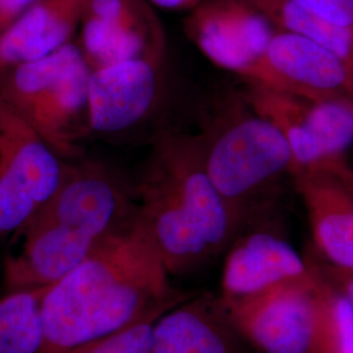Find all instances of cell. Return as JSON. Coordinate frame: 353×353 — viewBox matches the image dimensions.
<instances>
[{
    "mask_svg": "<svg viewBox=\"0 0 353 353\" xmlns=\"http://www.w3.org/2000/svg\"><path fill=\"white\" fill-rule=\"evenodd\" d=\"M169 276L138 211L46 290L38 353L65 352L139 321L154 309L189 299L191 294L170 285Z\"/></svg>",
    "mask_w": 353,
    "mask_h": 353,
    "instance_id": "obj_1",
    "label": "cell"
},
{
    "mask_svg": "<svg viewBox=\"0 0 353 353\" xmlns=\"http://www.w3.org/2000/svg\"><path fill=\"white\" fill-rule=\"evenodd\" d=\"M135 198L170 276L191 274L227 252L243 227L207 173L201 135L169 132L156 140Z\"/></svg>",
    "mask_w": 353,
    "mask_h": 353,
    "instance_id": "obj_2",
    "label": "cell"
},
{
    "mask_svg": "<svg viewBox=\"0 0 353 353\" xmlns=\"http://www.w3.org/2000/svg\"><path fill=\"white\" fill-rule=\"evenodd\" d=\"M227 110L201 134L204 163L214 188L245 225L259 216L274 183L284 174L292 176L294 161L283 134L241 96Z\"/></svg>",
    "mask_w": 353,
    "mask_h": 353,
    "instance_id": "obj_3",
    "label": "cell"
},
{
    "mask_svg": "<svg viewBox=\"0 0 353 353\" xmlns=\"http://www.w3.org/2000/svg\"><path fill=\"white\" fill-rule=\"evenodd\" d=\"M90 68L71 41L36 61L0 70V97L17 110L61 159L80 154L89 131Z\"/></svg>",
    "mask_w": 353,
    "mask_h": 353,
    "instance_id": "obj_4",
    "label": "cell"
},
{
    "mask_svg": "<svg viewBox=\"0 0 353 353\" xmlns=\"http://www.w3.org/2000/svg\"><path fill=\"white\" fill-rule=\"evenodd\" d=\"M67 168L68 161L0 97V240L21 230L50 201Z\"/></svg>",
    "mask_w": 353,
    "mask_h": 353,
    "instance_id": "obj_5",
    "label": "cell"
},
{
    "mask_svg": "<svg viewBox=\"0 0 353 353\" xmlns=\"http://www.w3.org/2000/svg\"><path fill=\"white\" fill-rule=\"evenodd\" d=\"M223 303L252 352L314 353L316 270L307 280L285 284L248 300Z\"/></svg>",
    "mask_w": 353,
    "mask_h": 353,
    "instance_id": "obj_6",
    "label": "cell"
},
{
    "mask_svg": "<svg viewBox=\"0 0 353 353\" xmlns=\"http://www.w3.org/2000/svg\"><path fill=\"white\" fill-rule=\"evenodd\" d=\"M138 203L121 178L99 163L70 164L61 188L34 217L101 241L125 227Z\"/></svg>",
    "mask_w": 353,
    "mask_h": 353,
    "instance_id": "obj_7",
    "label": "cell"
},
{
    "mask_svg": "<svg viewBox=\"0 0 353 353\" xmlns=\"http://www.w3.org/2000/svg\"><path fill=\"white\" fill-rule=\"evenodd\" d=\"M77 32L90 71L131 59L164 62V26L148 0H89Z\"/></svg>",
    "mask_w": 353,
    "mask_h": 353,
    "instance_id": "obj_8",
    "label": "cell"
},
{
    "mask_svg": "<svg viewBox=\"0 0 353 353\" xmlns=\"http://www.w3.org/2000/svg\"><path fill=\"white\" fill-rule=\"evenodd\" d=\"M243 79L305 99L353 97L351 74L341 55L310 38L278 30Z\"/></svg>",
    "mask_w": 353,
    "mask_h": 353,
    "instance_id": "obj_9",
    "label": "cell"
},
{
    "mask_svg": "<svg viewBox=\"0 0 353 353\" xmlns=\"http://www.w3.org/2000/svg\"><path fill=\"white\" fill-rule=\"evenodd\" d=\"M313 274L310 258H303L272 229L250 220L227 249L219 296L225 303L242 301Z\"/></svg>",
    "mask_w": 353,
    "mask_h": 353,
    "instance_id": "obj_10",
    "label": "cell"
},
{
    "mask_svg": "<svg viewBox=\"0 0 353 353\" xmlns=\"http://www.w3.org/2000/svg\"><path fill=\"white\" fill-rule=\"evenodd\" d=\"M185 33L212 63L246 75L276 33L245 0H202L185 20Z\"/></svg>",
    "mask_w": 353,
    "mask_h": 353,
    "instance_id": "obj_11",
    "label": "cell"
},
{
    "mask_svg": "<svg viewBox=\"0 0 353 353\" xmlns=\"http://www.w3.org/2000/svg\"><path fill=\"white\" fill-rule=\"evenodd\" d=\"M163 63L131 59L90 71L89 131L117 135L141 123L154 108L161 89Z\"/></svg>",
    "mask_w": 353,
    "mask_h": 353,
    "instance_id": "obj_12",
    "label": "cell"
},
{
    "mask_svg": "<svg viewBox=\"0 0 353 353\" xmlns=\"http://www.w3.org/2000/svg\"><path fill=\"white\" fill-rule=\"evenodd\" d=\"M14 236L23 243L4 259L3 283L7 292L50 287L79 265L100 241L75 230L33 217Z\"/></svg>",
    "mask_w": 353,
    "mask_h": 353,
    "instance_id": "obj_13",
    "label": "cell"
},
{
    "mask_svg": "<svg viewBox=\"0 0 353 353\" xmlns=\"http://www.w3.org/2000/svg\"><path fill=\"white\" fill-rule=\"evenodd\" d=\"M318 259L332 271L353 275V194L332 172L293 173Z\"/></svg>",
    "mask_w": 353,
    "mask_h": 353,
    "instance_id": "obj_14",
    "label": "cell"
},
{
    "mask_svg": "<svg viewBox=\"0 0 353 353\" xmlns=\"http://www.w3.org/2000/svg\"><path fill=\"white\" fill-rule=\"evenodd\" d=\"M151 353H254L228 314L220 296H190L160 316Z\"/></svg>",
    "mask_w": 353,
    "mask_h": 353,
    "instance_id": "obj_15",
    "label": "cell"
},
{
    "mask_svg": "<svg viewBox=\"0 0 353 353\" xmlns=\"http://www.w3.org/2000/svg\"><path fill=\"white\" fill-rule=\"evenodd\" d=\"M89 0H36L0 39V70L61 49L81 23Z\"/></svg>",
    "mask_w": 353,
    "mask_h": 353,
    "instance_id": "obj_16",
    "label": "cell"
},
{
    "mask_svg": "<svg viewBox=\"0 0 353 353\" xmlns=\"http://www.w3.org/2000/svg\"><path fill=\"white\" fill-rule=\"evenodd\" d=\"M318 290L314 353H353V303L319 259L312 258Z\"/></svg>",
    "mask_w": 353,
    "mask_h": 353,
    "instance_id": "obj_17",
    "label": "cell"
},
{
    "mask_svg": "<svg viewBox=\"0 0 353 353\" xmlns=\"http://www.w3.org/2000/svg\"><path fill=\"white\" fill-rule=\"evenodd\" d=\"M268 23L290 34L310 38L341 55L347 62L352 45L353 26L332 24L293 0H245Z\"/></svg>",
    "mask_w": 353,
    "mask_h": 353,
    "instance_id": "obj_18",
    "label": "cell"
},
{
    "mask_svg": "<svg viewBox=\"0 0 353 353\" xmlns=\"http://www.w3.org/2000/svg\"><path fill=\"white\" fill-rule=\"evenodd\" d=\"M49 287L0 296V353H38L42 345L41 305Z\"/></svg>",
    "mask_w": 353,
    "mask_h": 353,
    "instance_id": "obj_19",
    "label": "cell"
},
{
    "mask_svg": "<svg viewBox=\"0 0 353 353\" xmlns=\"http://www.w3.org/2000/svg\"><path fill=\"white\" fill-rule=\"evenodd\" d=\"M173 306L176 305H166L154 309L139 321L100 338L77 344L63 353H151L154 325L157 319Z\"/></svg>",
    "mask_w": 353,
    "mask_h": 353,
    "instance_id": "obj_20",
    "label": "cell"
},
{
    "mask_svg": "<svg viewBox=\"0 0 353 353\" xmlns=\"http://www.w3.org/2000/svg\"><path fill=\"white\" fill-rule=\"evenodd\" d=\"M332 24L353 26V0H293Z\"/></svg>",
    "mask_w": 353,
    "mask_h": 353,
    "instance_id": "obj_21",
    "label": "cell"
},
{
    "mask_svg": "<svg viewBox=\"0 0 353 353\" xmlns=\"http://www.w3.org/2000/svg\"><path fill=\"white\" fill-rule=\"evenodd\" d=\"M36 0H0V39Z\"/></svg>",
    "mask_w": 353,
    "mask_h": 353,
    "instance_id": "obj_22",
    "label": "cell"
},
{
    "mask_svg": "<svg viewBox=\"0 0 353 353\" xmlns=\"http://www.w3.org/2000/svg\"><path fill=\"white\" fill-rule=\"evenodd\" d=\"M153 7L164 8L169 11H191L202 0H148Z\"/></svg>",
    "mask_w": 353,
    "mask_h": 353,
    "instance_id": "obj_23",
    "label": "cell"
},
{
    "mask_svg": "<svg viewBox=\"0 0 353 353\" xmlns=\"http://www.w3.org/2000/svg\"><path fill=\"white\" fill-rule=\"evenodd\" d=\"M322 263V262H321ZM323 265V263H322ZM325 270L327 271L328 275L331 278L334 279L341 288L344 290V292L350 296V299L352 300L353 303V275H345V274H341V272H336V271H332L331 268H328L327 265H323Z\"/></svg>",
    "mask_w": 353,
    "mask_h": 353,
    "instance_id": "obj_24",
    "label": "cell"
},
{
    "mask_svg": "<svg viewBox=\"0 0 353 353\" xmlns=\"http://www.w3.org/2000/svg\"><path fill=\"white\" fill-rule=\"evenodd\" d=\"M332 173L339 176L341 182H343L353 194V164L345 161V163H343L336 170H334Z\"/></svg>",
    "mask_w": 353,
    "mask_h": 353,
    "instance_id": "obj_25",
    "label": "cell"
},
{
    "mask_svg": "<svg viewBox=\"0 0 353 353\" xmlns=\"http://www.w3.org/2000/svg\"><path fill=\"white\" fill-rule=\"evenodd\" d=\"M347 65H348V70H350V74H351V80H352L353 84V37L352 45H351V51H350V57H348V61H347Z\"/></svg>",
    "mask_w": 353,
    "mask_h": 353,
    "instance_id": "obj_26",
    "label": "cell"
}]
</instances>
